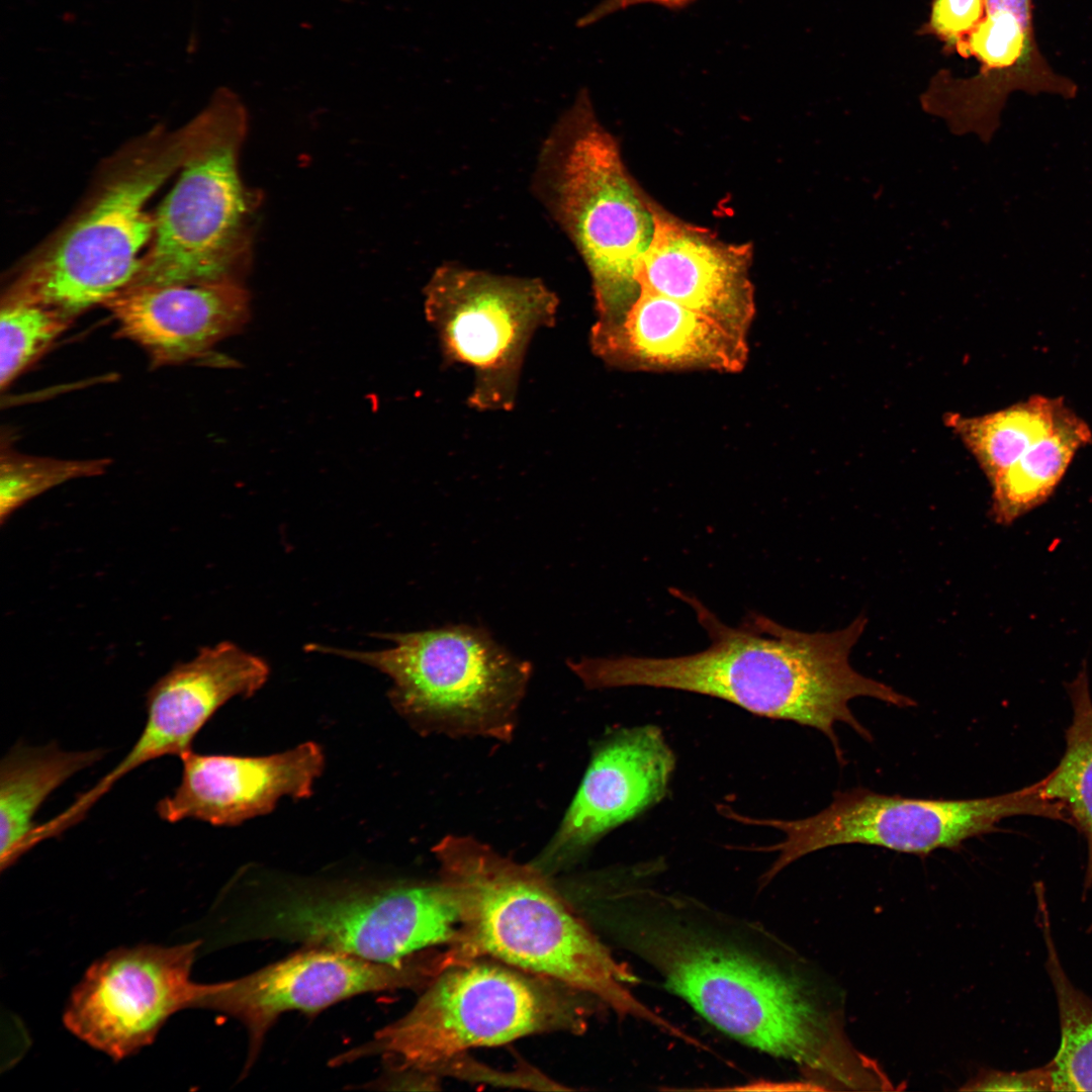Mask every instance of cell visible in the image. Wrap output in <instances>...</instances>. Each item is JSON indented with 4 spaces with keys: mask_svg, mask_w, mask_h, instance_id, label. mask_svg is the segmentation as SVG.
Segmentation results:
<instances>
[{
    "mask_svg": "<svg viewBox=\"0 0 1092 1092\" xmlns=\"http://www.w3.org/2000/svg\"><path fill=\"white\" fill-rule=\"evenodd\" d=\"M649 876L634 873L603 885L582 902V916L654 968L672 993L729 1036L796 1063L823 1089L857 1077L866 1056L794 968L704 908L647 888Z\"/></svg>",
    "mask_w": 1092,
    "mask_h": 1092,
    "instance_id": "cell-1",
    "label": "cell"
},
{
    "mask_svg": "<svg viewBox=\"0 0 1092 1092\" xmlns=\"http://www.w3.org/2000/svg\"><path fill=\"white\" fill-rule=\"evenodd\" d=\"M677 596L692 607L707 632L706 649L663 658L583 657L569 662V667L592 690L650 687L696 693L758 716L812 727L830 740L841 762L836 723L873 739L852 714L850 700L870 697L899 708L916 705L851 666L850 651L867 624L863 617L833 632H801L755 613L731 627L698 599L679 590Z\"/></svg>",
    "mask_w": 1092,
    "mask_h": 1092,
    "instance_id": "cell-2",
    "label": "cell"
},
{
    "mask_svg": "<svg viewBox=\"0 0 1092 1092\" xmlns=\"http://www.w3.org/2000/svg\"><path fill=\"white\" fill-rule=\"evenodd\" d=\"M434 851L460 912L449 946L461 962L489 957L569 985L621 1016L670 1028L630 992L632 974L550 877L470 837L448 836Z\"/></svg>",
    "mask_w": 1092,
    "mask_h": 1092,
    "instance_id": "cell-3",
    "label": "cell"
},
{
    "mask_svg": "<svg viewBox=\"0 0 1092 1092\" xmlns=\"http://www.w3.org/2000/svg\"><path fill=\"white\" fill-rule=\"evenodd\" d=\"M532 186L588 271L597 312L590 332L617 326L641 292L639 269L654 232L652 199L629 173L585 88L544 140Z\"/></svg>",
    "mask_w": 1092,
    "mask_h": 1092,
    "instance_id": "cell-4",
    "label": "cell"
},
{
    "mask_svg": "<svg viewBox=\"0 0 1092 1092\" xmlns=\"http://www.w3.org/2000/svg\"><path fill=\"white\" fill-rule=\"evenodd\" d=\"M190 136L189 122L154 129L117 153L81 208L23 264L1 299L38 304L73 322L126 288L153 238L150 201L182 167Z\"/></svg>",
    "mask_w": 1092,
    "mask_h": 1092,
    "instance_id": "cell-5",
    "label": "cell"
},
{
    "mask_svg": "<svg viewBox=\"0 0 1092 1092\" xmlns=\"http://www.w3.org/2000/svg\"><path fill=\"white\" fill-rule=\"evenodd\" d=\"M595 1000L555 979L478 957L442 971L403 1017L337 1061L382 1055L395 1071L436 1075L471 1048L541 1033H581Z\"/></svg>",
    "mask_w": 1092,
    "mask_h": 1092,
    "instance_id": "cell-6",
    "label": "cell"
},
{
    "mask_svg": "<svg viewBox=\"0 0 1092 1092\" xmlns=\"http://www.w3.org/2000/svg\"><path fill=\"white\" fill-rule=\"evenodd\" d=\"M247 121L230 89H218L189 121L187 156L155 212L153 238L127 287L241 282L259 203L239 173Z\"/></svg>",
    "mask_w": 1092,
    "mask_h": 1092,
    "instance_id": "cell-7",
    "label": "cell"
},
{
    "mask_svg": "<svg viewBox=\"0 0 1092 1092\" xmlns=\"http://www.w3.org/2000/svg\"><path fill=\"white\" fill-rule=\"evenodd\" d=\"M394 646L378 651L309 644L306 649L353 659L392 679L389 698L417 723L453 731L509 736L525 694L530 663L466 624L373 634Z\"/></svg>",
    "mask_w": 1092,
    "mask_h": 1092,
    "instance_id": "cell-8",
    "label": "cell"
},
{
    "mask_svg": "<svg viewBox=\"0 0 1092 1092\" xmlns=\"http://www.w3.org/2000/svg\"><path fill=\"white\" fill-rule=\"evenodd\" d=\"M726 816L783 832L781 842L754 848L778 852L763 876L764 883L795 860L830 846L866 844L924 856L994 832L1009 817L1034 816L1069 824L1064 807L1044 798L1037 782L1006 794L963 800L904 798L855 788L835 793L828 807L803 819H757L731 808Z\"/></svg>",
    "mask_w": 1092,
    "mask_h": 1092,
    "instance_id": "cell-9",
    "label": "cell"
},
{
    "mask_svg": "<svg viewBox=\"0 0 1092 1092\" xmlns=\"http://www.w3.org/2000/svg\"><path fill=\"white\" fill-rule=\"evenodd\" d=\"M251 938H281L379 963L454 943L460 912L439 882L291 890L255 906Z\"/></svg>",
    "mask_w": 1092,
    "mask_h": 1092,
    "instance_id": "cell-10",
    "label": "cell"
},
{
    "mask_svg": "<svg viewBox=\"0 0 1092 1092\" xmlns=\"http://www.w3.org/2000/svg\"><path fill=\"white\" fill-rule=\"evenodd\" d=\"M424 296L444 362L473 369L468 405L513 410L528 346L535 332L556 322V293L539 278L447 262L436 268Z\"/></svg>",
    "mask_w": 1092,
    "mask_h": 1092,
    "instance_id": "cell-11",
    "label": "cell"
},
{
    "mask_svg": "<svg viewBox=\"0 0 1092 1092\" xmlns=\"http://www.w3.org/2000/svg\"><path fill=\"white\" fill-rule=\"evenodd\" d=\"M198 941L118 947L94 962L64 1011L70 1032L114 1061L151 1044L176 1012L195 1007Z\"/></svg>",
    "mask_w": 1092,
    "mask_h": 1092,
    "instance_id": "cell-12",
    "label": "cell"
},
{
    "mask_svg": "<svg viewBox=\"0 0 1092 1092\" xmlns=\"http://www.w3.org/2000/svg\"><path fill=\"white\" fill-rule=\"evenodd\" d=\"M976 27L951 50L974 58L979 70L957 77L940 70L920 95L924 112L944 121L956 135L974 134L989 144L1001 125L1010 94L1077 96V84L1057 73L1041 54L1033 27L1032 0H984Z\"/></svg>",
    "mask_w": 1092,
    "mask_h": 1092,
    "instance_id": "cell-13",
    "label": "cell"
},
{
    "mask_svg": "<svg viewBox=\"0 0 1092 1092\" xmlns=\"http://www.w3.org/2000/svg\"><path fill=\"white\" fill-rule=\"evenodd\" d=\"M441 969L438 953L426 950L390 964L312 947L239 979L199 983L196 1007L243 1022L250 1037L251 1065L281 1013L315 1012L362 993L422 987Z\"/></svg>",
    "mask_w": 1092,
    "mask_h": 1092,
    "instance_id": "cell-14",
    "label": "cell"
},
{
    "mask_svg": "<svg viewBox=\"0 0 1092 1092\" xmlns=\"http://www.w3.org/2000/svg\"><path fill=\"white\" fill-rule=\"evenodd\" d=\"M268 675L261 657L230 641L202 647L191 660L176 664L148 692L146 724L131 749L57 815L58 823L68 829L80 822L117 781L142 764L191 750L198 731L217 709L234 697H251Z\"/></svg>",
    "mask_w": 1092,
    "mask_h": 1092,
    "instance_id": "cell-15",
    "label": "cell"
},
{
    "mask_svg": "<svg viewBox=\"0 0 1092 1092\" xmlns=\"http://www.w3.org/2000/svg\"><path fill=\"white\" fill-rule=\"evenodd\" d=\"M674 767L657 726L624 728L604 739L557 832L531 864L548 877L570 868L606 833L660 802Z\"/></svg>",
    "mask_w": 1092,
    "mask_h": 1092,
    "instance_id": "cell-16",
    "label": "cell"
},
{
    "mask_svg": "<svg viewBox=\"0 0 1092 1092\" xmlns=\"http://www.w3.org/2000/svg\"><path fill=\"white\" fill-rule=\"evenodd\" d=\"M654 232L641 288L670 298L747 337L755 314L751 243H727L652 200Z\"/></svg>",
    "mask_w": 1092,
    "mask_h": 1092,
    "instance_id": "cell-17",
    "label": "cell"
},
{
    "mask_svg": "<svg viewBox=\"0 0 1092 1092\" xmlns=\"http://www.w3.org/2000/svg\"><path fill=\"white\" fill-rule=\"evenodd\" d=\"M180 758L181 782L158 803L159 816L168 822L191 818L216 826L237 825L266 814L283 796L307 798L325 763L322 748L313 742L269 756L206 755L189 750Z\"/></svg>",
    "mask_w": 1092,
    "mask_h": 1092,
    "instance_id": "cell-18",
    "label": "cell"
},
{
    "mask_svg": "<svg viewBox=\"0 0 1092 1092\" xmlns=\"http://www.w3.org/2000/svg\"><path fill=\"white\" fill-rule=\"evenodd\" d=\"M102 306L116 322L117 336L143 348L153 367L202 358L251 315L242 282L127 287Z\"/></svg>",
    "mask_w": 1092,
    "mask_h": 1092,
    "instance_id": "cell-19",
    "label": "cell"
},
{
    "mask_svg": "<svg viewBox=\"0 0 1092 1092\" xmlns=\"http://www.w3.org/2000/svg\"><path fill=\"white\" fill-rule=\"evenodd\" d=\"M589 343L606 364L631 371L735 373L748 358L746 336L644 288L623 321L590 333Z\"/></svg>",
    "mask_w": 1092,
    "mask_h": 1092,
    "instance_id": "cell-20",
    "label": "cell"
},
{
    "mask_svg": "<svg viewBox=\"0 0 1092 1092\" xmlns=\"http://www.w3.org/2000/svg\"><path fill=\"white\" fill-rule=\"evenodd\" d=\"M101 749L65 751L55 744L17 746L1 762L0 866L10 868L31 846L33 818L57 788L98 761Z\"/></svg>",
    "mask_w": 1092,
    "mask_h": 1092,
    "instance_id": "cell-21",
    "label": "cell"
},
{
    "mask_svg": "<svg viewBox=\"0 0 1092 1092\" xmlns=\"http://www.w3.org/2000/svg\"><path fill=\"white\" fill-rule=\"evenodd\" d=\"M1091 443L1090 426L1066 405L1053 427L991 484L995 521L1009 525L1044 503L1076 454Z\"/></svg>",
    "mask_w": 1092,
    "mask_h": 1092,
    "instance_id": "cell-22",
    "label": "cell"
},
{
    "mask_svg": "<svg viewBox=\"0 0 1092 1092\" xmlns=\"http://www.w3.org/2000/svg\"><path fill=\"white\" fill-rule=\"evenodd\" d=\"M1066 405L1063 397L1035 394L981 416L947 413L944 423L961 439L993 484L1053 427Z\"/></svg>",
    "mask_w": 1092,
    "mask_h": 1092,
    "instance_id": "cell-23",
    "label": "cell"
},
{
    "mask_svg": "<svg viewBox=\"0 0 1092 1092\" xmlns=\"http://www.w3.org/2000/svg\"><path fill=\"white\" fill-rule=\"evenodd\" d=\"M1067 691L1072 721L1066 729L1065 750L1056 767L1037 783L1041 795L1061 804L1070 825L1085 838L1084 891L1088 892L1092 890V697L1085 667Z\"/></svg>",
    "mask_w": 1092,
    "mask_h": 1092,
    "instance_id": "cell-24",
    "label": "cell"
},
{
    "mask_svg": "<svg viewBox=\"0 0 1092 1092\" xmlns=\"http://www.w3.org/2000/svg\"><path fill=\"white\" fill-rule=\"evenodd\" d=\"M1042 908L1048 948L1046 969L1059 1008L1061 1043L1049 1063L1053 1091H1092V1000L1069 980L1052 939L1045 907Z\"/></svg>",
    "mask_w": 1092,
    "mask_h": 1092,
    "instance_id": "cell-25",
    "label": "cell"
},
{
    "mask_svg": "<svg viewBox=\"0 0 1092 1092\" xmlns=\"http://www.w3.org/2000/svg\"><path fill=\"white\" fill-rule=\"evenodd\" d=\"M0 387L6 389L39 359L73 323L31 302L1 299Z\"/></svg>",
    "mask_w": 1092,
    "mask_h": 1092,
    "instance_id": "cell-26",
    "label": "cell"
},
{
    "mask_svg": "<svg viewBox=\"0 0 1092 1092\" xmlns=\"http://www.w3.org/2000/svg\"><path fill=\"white\" fill-rule=\"evenodd\" d=\"M106 458L68 460L1 452L0 521L3 525L21 506L64 482L103 474Z\"/></svg>",
    "mask_w": 1092,
    "mask_h": 1092,
    "instance_id": "cell-27",
    "label": "cell"
},
{
    "mask_svg": "<svg viewBox=\"0 0 1092 1092\" xmlns=\"http://www.w3.org/2000/svg\"><path fill=\"white\" fill-rule=\"evenodd\" d=\"M984 12V0H931L929 19L921 31L934 35L951 51L976 27Z\"/></svg>",
    "mask_w": 1092,
    "mask_h": 1092,
    "instance_id": "cell-28",
    "label": "cell"
},
{
    "mask_svg": "<svg viewBox=\"0 0 1092 1092\" xmlns=\"http://www.w3.org/2000/svg\"><path fill=\"white\" fill-rule=\"evenodd\" d=\"M437 1075H447L467 1081L485 1082L489 1084L516 1085L517 1087L522 1086L531 1089H566L565 1087H560L557 1083L551 1081L532 1067L526 1066L519 1068L515 1072L505 1073L485 1067V1065L470 1059L466 1054L459 1055L443 1065L437 1071Z\"/></svg>",
    "mask_w": 1092,
    "mask_h": 1092,
    "instance_id": "cell-29",
    "label": "cell"
},
{
    "mask_svg": "<svg viewBox=\"0 0 1092 1092\" xmlns=\"http://www.w3.org/2000/svg\"><path fill=\"white\" fill-rule=\"evenodd\" d=\"M962 1091H1053L1049 1064L1024 1072L981 1070L971 1078Z\"/></svg>",
    "mask_w": 1092,
    "mask_h": 1092,
    "instance_id": "cell-30",
    "label": "cell"
},
{
    "mask_svg": "<svg viewBox=\"0 0 1092 1092\" xmlns=\"http://www.w3.org/2000/svg\"><path fill=\"white\" fill-rule=\"evenodd\" d=\"M694 1L695 0H603L600 4L581 16L576 24L579 27L592 25L604 17L635 5L655 4L668 9H680Z\"/></svg>",
    "mask_w": 1092,
    "mask_h": 1092,
    "instance_id": "cell-31",
    "label": "cell"
}]
</instances>
